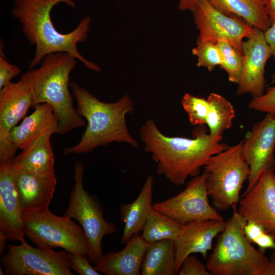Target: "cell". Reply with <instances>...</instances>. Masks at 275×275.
<instances>
[{
  "label": "cell",
  "instance_id": "f546056e",
  "mask_svg": "<svg viewBox=\"0 0 275 275\" xmlns=\"http://www.w3.org/2000/svg\"><path fill=\"white\" fill-rule=\"evenodd\" d=\"M244 233L248 240L256 244L260 251L275 250V238L259 224L247 221L244 227Z\"/></svg>",
  "mask_w": 275,
  "mask_h": 275
},
{
  "label": "cell",
  "instance_id": "60d3db41",
  "mask_svg": "<svg viewBox=\"0 0 275 275\" xmlns=\"http://www.w3.org/2000/svg\"><path fill=\"white\" fill-rule=\"evenodd\" d=\"M271 83H275V73L271 75Z\"/></svg>",
  "mask_w": 275,
  "mask_h": 275
},
{
  "label": "cell",
  "instance_id": "4316f807",
  "mask_svg": "<svg viewBox=\"0 0 275 275\" xmlns=\"http://www.w3.org/2000/svg\"><path fill=\"white\" fill-rule=\"evenodd\" d=\"M216 44L221 54V68L227 73L230 82L238 84L243 68V53L226 41L220 40Z\"/></svg>",
  "mask_w": 275,
  "mask_h": 275
},
{
  "label": "cell",
  "instance_id": "ac0fdd59",
  "mask_svg": "<svg viewBox=\"0 0 275 275\" xmlns=\"http://www.w3.org/2000/svg\"><path fill=\"white\" fill-rule=\"evenodd\" d=\"M119 252L104 255L95 265L106 275H139L148 243L139 233L134 234Z\"/></svg>",
  "mask_w": 275,
  "mask_h": 275
},
{
  "label": "cell",
  "instance_id": "1f68e13d",
  "mask_svg": "<svg viewBox=\"0 0 275 275\" xmlns=\"http://www.w3.org/2000/svg\"><path fill=\"white\" fill-rule=\"evenodd\" d=\"M67 258L70 269L80 275H99L95 267H93L87 257L67 252Z\"/></svg>",
  "mask_w": 275,
  "mask_h": 275
},
{
  "label": "cell",
  "instance_id": "cb8c5ba5",
  "mask_svg": "<svg viewBox=\"0 0 275 275\" xmlns=\"http://www.w3.org/2000/svg\"><path fill=\"white\" fill-rule=\"evenodd\" d=\"M175 241L167 239L148 244L141 268L142 275L177 273Z\"/></svg>",
  "mask_w": 275,
  "mask_h": 275
},
{
  "label": "cell",
  "instance_id": "2e32d148",
  "mask_svg": "<svg viewBox=\"0 0 275 275\" xmlns=\"http://www.w3.org/2000/svg\"><path fill=\"white\" fill-rule=\"evenodd\" d=\"M226 225L223 219L196 221L182 226L174 240L177 273L188 256L200 253L206 258L212 248L214 239L224 230Z\"/></svg>",
  "mask_w": 275,
  "mask_h": 275
},
{
  "label": "cell",
  "instance_id": "30bf717a",
  "mask_svg": "<svg viewBox=\"0 0 275 275\" xmlns=\"http://www.w3.org/2000/svg\"><path fill=\"white\" fill-rule=\"evenodd\" d=\"M206 173L204 172L190 180L178 195L152 204L155 210L183 226L196 221L223 220L208 200Z\"/></svg>",
  "mask_w": 275,
  "mask_h": 275
},
{
  "label": "cell",
  "instance_id": "8d00e7d4",
  "mask_svg": "<svg viewBox=\"0 0 275 275\" xmlns=\"http://www.w3.org/2000/svg\"><path fill=\"white\" fill-rule=\"evenodd\" d=\"M262 275H275V250L268 258Z\"/></svg>",
  "mask_w": 275,
  "mask_h": 275
},
{
  "label": "cell",
  "instance_id": "f35d334b",
  "mask_svg": "<svg viewBox=\"0 0 275 275\" xmlns=\"http://www.w3.org/2000/svg\"><path fill=\"white\" fill-rule=\"evenodd\" d=\"M264 4L271 24L275 21V0H265Z\"/></svg>",
  "mask_w": 275,
  "mask_h": 275
},
{
  "label": "cell",
  "instance_id": "d4e9b609",
  "mask_svg": "<svg viewBox=\"0 0 275 275\" xmlns=\"http://www.w3.org/2000/svg\"><path fill=\"white\" fill-rule=\"evenodd\" d=\"M207 100L209 108L206 124L209 133L214 137L222 136L232 125L235 116L234 108L227 99L217 93H211Z\"/></svg>",
  "mask_w": 275,
  "mask_h": 275
},
{
  "label": "cell",
  "instance_id": "484cf974",
  "mask_svg": "<svg viewBox=\"0 0 275 275\" xmlns=\"http://www.w3.org/2000/svg\"><path fill=\"white\" fill-rule=\"evenodd\" d=\"M182 227V225L152 207L141 236L149 244L167 239L175 240Z\"/></svg>",
  "mask_w": 275,
  "mask_h": 275
},
{
  "label": "cell",
  "instance_id": "4dcf8cb0",
  "mask_svg": "<svg viewBox=\"0 0 275 275\" xmlns=\"http://www.w3.org/2000/svg\"><path fill=\"white\" fill-rule=\"evenodd\" d=\"M248 106L252 110L270 114L275 117V86L267 88L261 96L253 98Z\"/></svg>",
  "mask_w": 275,
  "mask_h": 275
},
{
  "label": "cell",
  "instance_id": "ab89813d",
  "mask_svg": "<svg viewBox=\"0 0 275 275\" xmlns=\"http://www.w3.org/2000/svg\"><path fill=\"white\" fill-rule=\"evenodd\" d=\"M9 240L6 234L0 230V254L2 255L6 248L7 241Z\"/></svg>",
  "mask_w": 275,
  "mask_h": 275
},
{
  "label": "cell",
  "instance_id": "7a4b0ae2",
  "mask_svg": "<svg viewBox=\"0 0 275 275\" xmlns=\"http://www.w3.org/2000/svg\"><path fill=\"white\" fill-rule=\"evenodd\" d=\"M60 3L74 7L72 0H14L11 14L21 25L22 32L29 42L35 46V53L29 69L41 64L48 54L67 52L80 61L88 69L99 72L100 67L84 58L77 45L86 41L90 31L91 19L87 16L71 32L63 34L54 26L50 14Z\"/></svg>",
  "mask_w": 275,
  "mask_h": 275
},
{
  "label": "cell",
  "instance_id": "d6a6232c",
  "mask_svg": "<svg viewBox=\"0 0 275 275\" xmlns=\"http://www.w3.org/2000/svg\"><path fill=\"white\" fill-rule=\"evenodd\" d=\"M178 273L180 275H212L206 266L193 254L184 260Z\"/></svg>",
  "mask_w": 275,
  "mask_h": 275
},
{
  "label": "cell",
  "instance_id": "277c9868",
  "mask_svg": "<svg viewBox=\"0 0 275 275\" xmlns=\"http://www.w3.org/2000/svg\"><path fill=\"white\" fill-rule=\"evenodd\" d=\"M77 59L67 52L47 55L38 69L31 68L21 76L30 84L32 91V107L45 103L50 105L59 119L58 134L64 135L86 125L73 106L69 76Z\"/></svg>",
  "mask_w": 275,
  "mask_h": 275
},
{
  "label": "cell",
  "instance_id": "5b68a950",
  "mask_svg": "<svg viewBox=\"0 0 275 275\" xmlns=\"http://www.w3.org/2000/svg\"><path fill=\"white\" fill-rule=\"evenodd\" d=\"M246 220L236 208L218 235L206 266L212 275H262L268 258L246 238Z\"/></svg>",
  "mask_w": 275,
  "mask_h": 275
},
{
  "label": "cell",
  "instance_id": "3957f363",
  "mask_svg": "<svg viewBox=\"0 0 275 275\" xmlns=\"http://www.w3.org/2000/svg\"><path fill=\"white\" fill-rule=\"evenodd\" d=\"M78 114L87 125L79 141L66 147L64 154H80L113 142L124 143L138 148L139 143L129 132L126 116L134 112L132 100L127 95L115 102L106 103L97 99L75 82H70Z\"/></svg>",
  "mask_w": 275,
  "mask_h": 275
},
{
  "label": "cell",
  "instance_id": "d590c367",
  "mask_svg": "<svg viewBox=\"0 0 275 275\" xmlns=\"http://www.w3.org/2000/svg\"><path fill=\"white\" fill-rule=\"evenodd\" d=\"M263 32L265 40L270 48L271 57L275 61V21Z\"/></svg>",
  "mask_w": 275,
  "mask_h": 275
},
{
  "label": "cell",
  "instance_id": "9a60e30c",
  "mask_svg": "<svg viewBox=\"0 0 275 275\" xmlns=\"http://www.w3.org/2000/svg\"><path fill=\"white\" fill-rule=\"evenodd\" d=\"M0 230L6 234L9 240L20 242L25 240L13 160L0 163Z\"/></svg>",
  "mask_w": 275,
  "mask_h": 275
},
{
  "label": "cell",
  "instance_id": "e0dca14e",
  "mask_svg": "<svg viewBox=\"0 0 275 275\" xmlns=\"http://www.w3.org/2000/svg\"><path fill=\"white\" fill-rule=\"evenodd\" d=\"M57 182L54 171L36 173L15 168L16 189L22 212L48 208Z\"/></svg>",
  "mask_w": 275,
  "mask_h": 275
},
{
  "label": "cell",
  "instance_id": "83f0119b",
  "mask_svg": "<svg viewBox=\"0 0 275 275\" xmlns=\"http://www.w3.org/2000/svg\"><path fill=\"white\" fill-rule=\"evenodd\" d=\"M181 104L192 125L197 126L206 124L209 108L207 99L185 93L182 97Z\"/></svg>",
  "mask_w": 275,
  "mask_h": 275
},
{
  "label": "cell",
  "instance_id": "7c38bea8",
  "mask_svg": "<svg viewBox=\"0 0 275 275\" xmlns=\"http://www.w3.org/2000/svg\"><path fill=\"white\" fill-rule=\"evenodd\" d=\"M243 151L250 167L246 194L264 171L275 169V117L270 114L256 123L243 140Z\"/></svg>",
  "mask_w": 275,
  "mask_h": 275
},
{
  "label": "cell",
  "instance_id": "7402d4cb",
  "mask_svg": "<svg viewBox=\"0 0 275 275\" xmlns=\"http://www.w3.org/2000/svg\"><path fill=\"white\" fill-rule=\"evenodd\" d=\"M51 135L45 134L22 149V152L13 160L14 167L36 173L54 171Z\"/></svg>",
  "mask_w": 275,
  "mask_h": 275
},
{
  "label": "cell",
  "instance_id": "52a82bcc",
  "mask_svg": "<svg viewBox=\"0 0 275 275\" xmlns=\"http://www.w3.org/2000/svg\"><path fill=\"white\" fill-rule=\"evenodd\" d=\"M25 235L38 246L61 248L88 258L89 246L81 226L71 218L58 216L48 208L22 212Z\"/></svg>",
  "mask_w": 275,
  "mask_h": 275
},
{
  "label": "cell",
  "instance_id": "6da1fadb",
  "mask_svg": "<svg viewBox=\"0 0 275 275\" xmlns=\"http://www.w3.org/2000/svg\"><path fill=\"white\" fill-rule=\"evenodd\" d=\"M140 135L145 152L151 154L156 163V173L176 186L184 184L190 176L199 175L209 157L230 146L221 142L222 136L207 133L205 125L194 129L193 139L168 136L153 120L149 119L141 126Z\"/></svg>",
  "mask_w": 275,
  "mask_h": 275
},
{
  "label": "cell",
  "instance_id": "ffe728a7",
  "mask_svg": "<svg viewBox=\"0 0 275 275\" xmlns=\"http://www.w3.org/2000/svg\"><path fill=\"white\" fill-rule=\"evenodd\" d=\"M32 103V89L25 79L21 78L5 86L0 90V127L10 132Z\"/></svg>",
  "mask_w": 275,
  "mask_h": 275
},
{
  "label": "cell",
  "instance_id": "9c48e42d",
  "mask_svg": "<svg viewBox=\"0 0 275 275\" xmlns=\"http://www.w3.org/2000/svg\"><path fill=\"white\" fill-rule=\"evenodd\" d=\"M1 260L9 275H72L67 252L30 245L25 240L19 245L9 244Z\"/></svg>",
  "mask_w": 275,
  "mask_h": 275
},
{
  "label": "cell",
  "instance_id": "f1b7e54d",
  "mask_svg": "<svg viewBox=\"0 0 275 275\" xmlns=\"http://www.w3.org/2000/svg\"><path fill=\"white\" fill-rule=\"evenodd\" d=\"M192 53L198 58L197 65L199 67L206 68L211 72L221 65V54L215 43L205 42L198 44L193 49Z\"/></svg>",
  "mask_w": 275,
  "mask_h": 275
},
{
  "label": "cell",
  "instance_id": "8992f818",
  "mask_svg": "<svg viewBox=\"0 0 275 275\" xmlns=\"http://www.w3.org/2000/svg\"><path fill=\"white\" fill-rule=\"evenodd\" d=\"M243 140L211 156L204 166L207 189L216 209L236 208L250 167L243 151Z\"/></svg>",
  "mask_w": 275,
  "mask_h": 275
},
{
  "label": "cell",
  "instance_id": "d6986e66",
  "mask_svg": "<svg viewBox=\"0 0 275 275\" xmlns=\"http://www.w3.org/2000/svg\"><path fill=\"white\" fill-rule=\"evenodd\" d=\"M34 108L31 115L10 132V139L18 148L23 149L45 134L58 133L59 119L52 107L43 103Z\"/></svg>",
  "mask_w": 275,
  "mask_h": 275
},
{
  "label": "cell",
  "instance_id": "74e56055",
  "mask_svg": "<svg viewBox=\"0 0 275 275\" xmlns=\"http://www.w3.org/2000/svg\"><path fill=\"white\" fill-rule=\"evenodd\" d=\"M199 3V0H180L178 8L181 11L189 10L194 12Z\"/></svg>",
  "mask_w": 275,
  "mask_h": 275
},
{
  "label": "cell",
  "instance_id": "8fae6325",
  "mask_svg": "<svg viewBox=\"0 0 275 275\" xmlns=\"http://www.w3.org/2000/svg\"><path fill=\"white\" fill-rule=\"evenodd\" d=\"M193 16L199 31L197 45L224 40L242 52L243 39L248 38L255 28L237 16L222 12L208 0H199Z\"/></svg>",
  "mask_w": 275,
  "mask_h": 275
},
{
  "label": "cell",
  "instance_id": "836d02e7",
  "mask_svg": "<svg viewBox=\"0 0 275 275\" xmlns=\"http://www.w3.org/2000/svg\"><path fill=\"white\" fill-rule=\"evenodd\" d=\"M3 46L0 50V90L11 82V80L21 73L20 69L15 65L10 63L6 58Z\"/></svg>",
  "mask_w": 275,
  "mask_h": 275
},
{
  "label": "cell",
  "instance_id": "4fadbf2b",
  "mask_svg": "<svg viewBox=\"0 0 275 275\" xmlns=\"http://www.w3.org/2000/svg\"><path fill=\"white\" fill-rule=\"evenodd\" d=\"M243 61L237 94L249 93L253 98L264 93L265 66L271 57L270 48L262 30L254 28L253 33L243 41Z\"/></svg>",
  "mask_w": 275,
  "mask_h": 275
},
{
  "label": "cell",
  "instance_id": "44dd1931",
  "mask_svg": "<svg viewBox=\"0 0 275 275\" xmlns=\"http://www.w3.org/2000/svg\"><path fill=\"white\" fill-rule=\"evenodd\" d=\"M153 184L154 178L148 176L137 198L131 203L120 206L121 218L124 224L122 244L142 231L152 207Z\"/></svg>",
  "mask_w": 275,
  "mask_h": 275
},
{
  "label": "cell",
  "instance_id": "ba28073f",
  "mask_svg": "<svg viewBox=\"0 0 275 275\" xmlns=\"http://www.w3.org/2000/svg\"><path fill=\"white\" fill-rule=\"evenodd\" d=\"M84 166L77 161L74 167V185L65 215L77 220L86 234L89 246L88 258L96 265L103 257L102 240L106 235L117 231L116 226L103 217L102 207L96 198L83 185Z\"/></svg>",
  "mask_w": 275,
  "mask_h": 275
},
{
  "label": "cell",
  "instance_id": "e575fe53",
  "mask_svg": "<svg viewBox=\"0 0 275 275\" xmlns=\"http://www.w3.org/2000/svg\"><path fill=\"white\" fill-rule=\"evenodd\" d=\"M17 149L10 139V132L0 127V163L13 160Z\"/></svg>",
  "mask_w": 275,
  "mask_h": 275
},
{
  "label": "cell",
  "instance_id": "603a6c76",
  "mask_svg": "<svg viewBox=\"0 0 275 275\" xmlns=\"http://www.w3.org/2000/svg\"><path fill=\"white\" fill-rule=\"evenodd\" d=\"M222 12L237 16L254 28L266 31L271 25L263 0H208Z\"/></svg>",
  "mask_w": 275,
  "mask_h": 275
},
{
  "label": "cell",
  "instance_id": "5bb4252c",
  "mask_svg": "<svg viewBox=\"0 0 275 275\" xmlns=\"http://www.w3.org/2000/svg\"><path fill=\"white\" fill-rule=\"evenodd\" d=\"M238 212L246 221L262 226L275 238L274 170L264 171L254 186L242 196Z\"/></svg>",
  "mask_w": 275,
  "mask_h": 275
},
{
  "label": "cell",
  "instance_id": "b9f144b4",
  "mask_svg": "<svg viewBox=\"0 0 275 275\" xmlns=\"http://www.w3.org/2000/svg\"><path fill=\"white\" fill-rule=\"evenodd\" d=\"M264 2L265 1V0H263Z\"/></svg>",
  "mask_w": 275,
  "mask_h": 275
}]
</instances>
